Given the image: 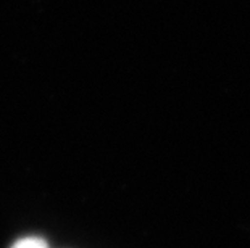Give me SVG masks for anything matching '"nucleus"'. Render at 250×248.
Here are the masks:
<instances>
[{"label":"nucleus","instance_id":"f257e3e1","mask_svg":"<svg viewBox=\"0 0 250 248\" xmlns=\"http://www.w3.org/2000/svg\"><path fill=\"white\" fill-rule=\"evenodd\" d=\"M12 248H47V244L39 237H26L18 240Z\"/></svg>","mask_w":250,"mask_h":248}]
</instances>
